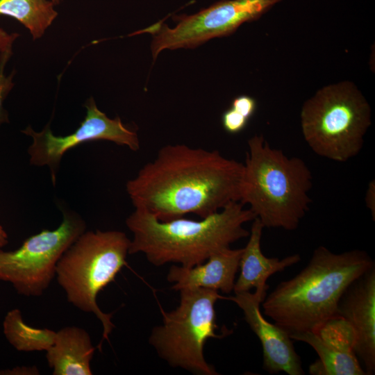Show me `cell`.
Instances as JSON below:
<instances>
[{"label": "cell", "instance_id": "1", "mask_svg": "<svg viewBox=\"0 0 375 375\" xmlns=\"http://www.w3.org/2000/svg\"><path fill=\"white\" fill-rule=\"evenodd\" d=\"M243 163L218 151L167 144L128 181L135 208L160 221L194 214L204 218L240 201Z\"/></svg>", "mask_w": 375, "mask_h": 375}, {"label": "cell", "instance_id": "2", "mask_svg": "<svg viewBox=\"0 0 375 375\" xmlns=\"http://www.w3.org/2000/svg\"><path fill=\"white\" fill-rule=\"evenodd\" d=\"M374 266L365 251L335 253L320 246L299 274L280 283L265 297L262 302L264 315L289 335L316 332L338 317V306L344 291Z\"/></svg>", "mask_w": 375, "mask_h": 375}, {"label": "cell", "instance_id": "3", "mask_svg": "<svg viewBox=\"0 0 375 375\" xmlns=\"http://www.w3.org/2000/svg\"><path fill=\"white\" fill-rule=\"evenodd\" d=\"M255 218L240 201L231 202L201 220L182 217L164 222L135 208L126 219L133 234L128 254L142 253L156 267L169 262L193 267L249 237V231L243 225Z\"/></svg>", "mask_w": 375, "mask_h": 375}, {"label": "cell", "instance_id": "4", "mask_svg": "<svg viewBox=\"0 0 375 375\" xmlns=\"http://www.w3.org/2000/svg\"><path fill=\"white\" fill-rule=\"evenodd\" d=\"M247 144L239 201L249 206L264 227L295 230L312 201L311 171L301 158L271 147L262 135Z\"/></svg>", "mask_w": 375, "mask_h": 375}, {"label": "cell", "instance_id": "5", "mask_svg": "<svg viewBox=\"0 0 375 375\" xmlns=\"http://www.w3.org/2000/svg\"><path fill=\"white\" fill-rule=\"evenodd\" d=\"M131 240L122 231L83 232L59 259L56 274L67 300L88 312H93L103 326V338L108 336L115 325L112 313H104L97 297L126 265Z\"/></svg>", "mask_w": 375, "mask_h": 375}, {"label": "cell", "instance_id": "6", "mask_svg": "<svg viewBox=\"0 0 375 375\" xmlns=\"http://www.w3.org/2000/svg\"><path fill=\"white\" fill-rule=\"evenodd\" d=\"M303 138L317 155L346 162L361 151L371 124V109L356 86L348 81L326 86L303 104Z\"/></svg>", "mask_w": 375, "mask_h": 375}, {"label": "cell", "instance_id": "7", "mask_svg": "<svg viewBox=\"0 0 375 375\" xmlns=\"http://www.w3.org/2000/svg\"><path fill=\"white\" fill-rule=\"evenodd\" d=\"M179 291L180 302L176 309L167 312L160 308L162 323L153 328L149 342L172 367L197 375H217L214 366L206 361L203 351L208 339L223 337L216 333L215 304L227 297L206 288Z\"/></svg>", "mask_w": 375, "mask_h": 375}, {"label": "cell", "instance_id": "8", "mask_svg": "<svg viewBox=\"0 0 375 375\" xmlns=\"http://www.w3.org/2000/svg\"><path fill=\"white\" fill-rule=\"evenodd\" d=\"M60 225L30 236L19 248H0V280L10 283L18 294L40 296L54 278L57 263L71 244L85 230L80 216L63 210Z\"/></svg>", "mask_w": 375, "mask_h": 375}, {"label": "cell", "instance_id": "9", "mask_svg": "<svg viewBox=\"0 0 375 375\" xmlns=\"http://www.w3.org/2000/svg\"><path fill=\"white\" fill-rule=\"evenodd\" d=\"M281 0H222L191 15L174 16V28L163 20L130 35L151 33L153 58L164 49L194 48L214 38L228 35L242 24L260 17Z\"/></svg>", "mask_w": 375, "mask_h": 375}, {"label": "cell", "instance_id": "10", "mask_svg": "<svg viewBox=\"0 0 375 375\" xmlns=\"http://www.w3.org/2000/svg\"><path fill=\"white\" fill-rule=\"evenodd\" d=\"M84 106L86 115L83 121L68 135H53L49 124L40 132L35 131L30 126L22 131L33 139L28 149L30 163L35 166H48L53 184L62 157L66 151L77 145L93 140H108L127 146L134 151L140 149L137 133L126 126L119 117L109 118L97 108L92 97L86 101Z\"/></svg>", "mask_w": 375, "mask_h": 375}, {"label": "cell", "instance_id": "11", "mask_svg": "<svg viewBox=\"0 0 375 375\" xmlns=\"http://www.w3.org/2000/svg\"><path fill=\"white\" fill-rule=\"evenodd\" d=\"M267 292H242L227 300L235 303L242 310L244 319L258 338L263 352V368L270 374L281 372L288 375L304 374L300 357L297 353L292 339L283 328L267 321L260 306Z\"/></svg>", "mask_w": 375, "mask_h": 375}, {"label": "cell", "instance_id": "12", "mask_svg": "<svg viewBox=\"0 0 375 375\" xmlns=\"http://www.w3.org/2000/svg\"><path fill=\"white\" fill-rule=\"evenodd\" d=\"M337 314L351 326L353 351L366 374L375 372V266L347 288L340 299Z\"/></svg>", "mask_w": 375, "mask_h": 375}, {"label": "cell", "instance_id": "13", "mask_svg": "<svg viewBox=\"0 0 375 375\" xmlns=\"http://www.w3.org/2000/svg\"><path fill=\"white\" fill-rule=\"evenodd\" d=\"M242 249L228 248L190 267L172 265L167 275L171 289L206 288L230 294L233 291Z\"/></svg>", "mask_w": 375, "mask_h": 375}, {"label": "cell", "instance_id": "14", "mask_svg": "<svg viewBox=\"0 0 375 375\" xmlns=\"http://www.w3.org/2000/svg\"><path fill=\"white\" fill-rule=\"evenodd\" d=\"M264 226L256 217L249 231V238L240 260L239 277L235 282L233 292H249L252 288L267 292L269 285L267 281L270 276L281 272L301 260L299 254L288 256L280 260L278 258H267L262 252L260 241Z\"/></svg>", "mask_w": 375, "mask_h": 375}, {"label": "cell", "instance_id": "15", "mask_svg": "<svg viewBox=\"0 0 375 375\" xmlns=\"http://www.w3.org/2000/svg\"><path fill=\"white\" fill-rule=\"evenodd\" d=\"M94 350L84 329L69 326L56 333L46 358L53 375H91L90 361Z\"/></svg>", "mask_w": 375, "mask_h": 375}, {"label": "cell", "instance_id": "16", "mask_svg": "<svg viewBox=\"0 0 375 375\" xmlns=\"http://www.w3.org/2000/svg\"><path fill=\"white\" fill-rule=\"evenodd\" d=\"M290 336L294 340L307 343L318 354L319 359L309 367L310 374H366L353 350L327 342L312 331L293 333Z\"/></svg>", "mask_w": 375, "mask_h": 375}, {"label": "cell", "instance_id": "17", "mask_svg": "<svg viewBox=\"0 0 375 375\" xmlns=\"http://www.w3.org/2000/svg\"><path fill=\"white\" fill-rule=\"evenodd\" d=\"M54 6L51 0H0V15L13 17L37 40L58 16Z\"/></svg>", "mask_w": 375, "mask_h": 375}, {"label": "cell", "instance_id": "18", "mask_svg": "<svg viewBox=\"0 0 375 375\" xmlns=\"http://www.w3.org/2000/svg\"><path fill=\"white\" fill-rule=\"evenodd\" d=\"M3 327L8 341L20 351H47L53 344L56 335L52 330L27 325L18 309L8 312Z\"/></svg>", "mask_w": 375, "mask_h": 375}, {"label": "cell", "instance_id": "19", "mask_svg": "<svg viewBox=\"0 0 375 375\" xmlns=\"http://www.w3.org/2000/svg\"><path fill=\"white\" fill-rule=\"evenodd\" d=\"M12 54V50L0 53V126L9 122L8 112L4 107V101L15 85L13 77L15 70H12L7 76L5 74V67Z\"/></svg>", "mask_w": 375, "mask_h": 375}, {"label": "cell", "instance_id": "20", "mask_svg": "<svg viewBox=\"0 0 375 375\" xmlns=\"http://www.w3.org/2000/svg\"><path fill=\"white\" fill-rule=\"evenodd\" d=\"M249 119L231 107L224 112L222 124L224 130L231 134L242 131L247 125Z\"/></svg>", "mask_w": 375, "mask_h": 375}, {"label": "cell", "instance_id": "21", "mask_svg": "<svg viewBox=\"0 0 375 375\" xmlns=\"http://www.w3.org/2000/svg\"><path fill=\"white\" fill-rule=\"evenodd\" d=\"M231 108L249 119L256 110V101L251 97L240 95L233 99Z\"/></svg>", "mask_w": 375, "mask_h": 375}, {"label": "cell", "instance_id": "22", "mask_svg": "<svg viewBox=\"0 0 375 375\" xmlns=\"http://www.w3.org/2000/svg\"><path fill=\"white\" fill-rule=\"evenodd\" d=\"M18 37V33H8L0 27V53L12 50V45Z\"/></svg>", "mask_w": 375, "mask_h": 375}, {"label": "cell", "instance_id": "23", "mask_svg": "<svg viewBox=\"0 0 375 375\" xmlns=\"http://www.w3.org/2000/svg\"><path fill=\"white\" fill-rule=\"evenodd\" d=\"M367 207L370 210L373 219H375V183L374 181L369 183L365 197Z\"/></svg>", "mask_w": 375, "mask_h": 375}, {"label": "cell", "instance_id": "24", "mask_svg": "<svg viewBox=\"0 0 375 375\" xmlns=\"http://www.w3.org/2000/svg\"><path fill=\"white\" fill-rule=\"evenodd\" d=\"M8 242V235L3 228L0 225V248L6 246Z\"/></svg>", "mask_w": 375, "mask_h": 375}, {"label": "cell", "instance_id": "25", "mask_svg": "<svg viewBox=\"0 0 375 375\" xmlns=\"http://www.w3.org/2000/svg\"><path fill=\"white\" fill-rule=\"evenodd\" d=\"M55 5H57L60 3V0H51Z\"/></svg>", "mask_w": 375, "mask_h": 375}]
</instances>
